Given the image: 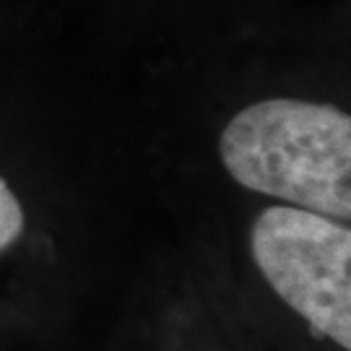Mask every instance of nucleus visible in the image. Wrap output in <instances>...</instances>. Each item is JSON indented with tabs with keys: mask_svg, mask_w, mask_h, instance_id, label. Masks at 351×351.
<instances>
[{
	"mask_svg": "<svg viewBox=\"0 0 351 351\" xmlns=\"http://www.w3.org/2000/svg\"><path fill=\"white\" fill-rule=\"evenodd\" d=\"M242 188L339 221L351 216V117L323 101L263 99L237 112L219 138Z\"/></svg>",
	"mask_w": 351,
	"mask_h": 351,
	"instance_id": "obj_1",
	"label": "nucleus"
},
{
	"mask_svg": "<svg viewBox=\"0 0 351 351\" xmlns=\"http://www.w3.org/2000/svg\"><path fill=\"white\" fill-rule=\"evenodd\" d=\"M26 224L24 206L16 198L11 185L0 177V252L8 250L16 239L21 237Z\"/></svg>",
	"mask_w": 351,
	"mask_h": 351,
	"instance_id": "obj_3",
	"label": "nucleus"
},
{
	"mask_svg": "<svg viewBox=\"0 0 351 351\" xmlns=\"http://www.w3.org/2000/svg\"><path fill=\"white\" fill-rule=\"evenodd\" d=\"M250 252L271 289L315 336L351 349L349 226L297 206H271L252 224Z\"/></svg>",
	"mask_w": 351,
	"mask_h": 351,
	"instance_id": "obj_2",
	"label": "nucleus"
}]
</instances>
